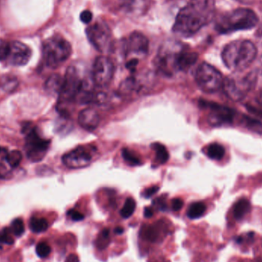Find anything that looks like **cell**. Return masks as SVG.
I'll list each match as a JSON object with an SVG mask.
<instances>
[{
    "mask_svg": "<svg viewBox=\"0 0 262 262\" xmlns=\"http://www.w3.org/2000/svg\"><path fill=\"white\" fill-rule=\"evenodd\" d=\"M214 14L213 0H191L177 14L172 30L179 36H192L210 23Z\"/></svg>",
    "mask_w": 262,
    "mask_h": 262,
    "instance_id": "1",
    "label": "cell"
},
{
    "mask_svg": "<svg viewBox=\"0 0 262 262\" xmlns=\"http://www.w3.org/2000/svg\"><path fill=\"white\" fill-rule=\"evenodd\" d=\"M257 56V49L249 40H236L223 49L222 58L228 69L243 72L249 67Z\"/></svg>",
    "mask_w": 262,
    "mask_h": 262,
    "instance_id": "2",
    "label": "cell"
},
{
    "mask_svg": "<svg viewBox=\"0 0 262 262\" xmlns=\"http://www.w3.org/2000/svg\"><path fill=\"white\" fill-rule=\"evenodd\" d=\"M258 23V15L253 10L238 8L221 15L217 19L215 29L220 33H229L252 29Z\"/></svg>",
    "mask_w": 262,
    "mask_h": 262,
    "instance_id": "3",
    "label": "cell"
},
{
    "mask_svg": "<svg viewBox=\"0 0 262 262\" xmlns=\"http://www.w3.org/2000/svg\"><path fill=\"white\" fill-rule=\"evenodd\" d=\"M70 43L59 35L51 37L43 43V59L46 66L55 69L66 62L72 55Z\"/></svg>",
    "mask_w": 262,
    "mask_h": 262,
    "instance_id": "4",
    "label": "cell"
},
{
    "mask_svg": "<svg viewBox=\"0 0 262 262\" xmlns=\"http://www.w3.org/2000/svg\"><path fill=\"white\" fill-rule=\"evenodd\" d=\"M63 78L62 88L58 100V111H61L67 103L75 101L83 90L89 89L85 81L80 77L79 72L75 66L69 67Z\"/></svg>",
    "mask_w": 262,
    "mask_h": 262,
    "instance_id": "5",
    "label": "cell"
},
{
    "mask_svg": "<svg viewBox=\"0 0 262 262\" xmlns=\"http://www.w3.org/2000/svg\"><path fill=\"white\" fill-rule=\"evenodd\" d=\"M86 35L91 44L101 53H108L113 49V35L108 25L98 20L86 29Z\"/></svg>",
    "mask_w": 262,
    "mask_h": 262,
    "instance_id": "6",
    "label": "cell"
},
{
    "mask_svg": "<svg viewBox=\"0 0 262 262\" xmlns=\"http://www.w3.org/2000/svg\"><path fill=\"white\" fill-rule=\"evenodd\" d=\"M195 81L203 92L213 93L223 87V79L221 72L209 63L203 62L197 68Z\"/></svg>",
    "mask_w": 262,
    "mask_h": 262,
    "instance_id": "7",
    "label": "cell"
},
{
    "mask_svg": "<svg viewBox=\"0 0 262 262\" xmlns=\"http://www.w3.org/2000/svg\"><path fill=\"white\" fill-rule=\"evenodd\" d=\"M23 131L26 134L25 149L28 158L32 162H38L42 160L49 149L50 141L41 137L36 127L29 124L25 126Z\"/></svg>",
    "mask_w": 262,
    "mask_h": 262,
    "instance_id": "8",
    "label": "cell"
},
{
    "mask_svg": "<svg viewBox=\"0 0 262 262\" xmlns=\"http://www.w3.org/2000/svg\"><path fill=\"white\" fill-rule=\"evenodd\" d=\"M95 151V146L92 145L78 146L63 156V163L69 169L87 167L92 163Z\"/></svg>",
    "mask_w": 262,
    "mask_h": 262,
    "instance_id": "9",
    "label": "cell"
},
{
    "mask_svg": "<svg viewBox=\"0 0 262 262\" xmlns=\"http://www.w3.org/2000/svg\"><path fill=\"white\" fill-rule=\"evenodd\" d=\"M181 48L180 45L167 44L159 51L155 58V66L163 75L171 76L177 72L176 61L177 54Z\"/></svg>",
    "mask_w": 262,
    "mask_h": 262,
    "instance_id": "10",
    "label": "cell"
},
{
    "mask_svg": "<svg viewBox=\"0 0 262 262\" xmlns=\"http://www.w3.org/2000/svg\"><path fill=\"white\" fill-rule=\"evenodd\" d=\"M223 90L228 98L234 101H240L252 91L247 74L244 76H230L224 79Z\"/></svg>",
    "mask_w": 262,
    "mask_h": 262,
    "instance_id": "11",
    "label": "cell"
},
{
    "mask_svg": "<svg viewBox=\"0 0 262 262\" xmlns=\"http://www.w3.org/2000/svg\"><path fill=\"white\" fill-rule=\"evenodd\" d=\"M115 75V64L113 61L106 56L96 58L92 69V79L95 85L99 88L108 86L113 80Z\"/></svg>",
    "mask_w": 262,
    "mask_h": 262,
    "instance_id": "12",
    "label": "cell"
},
{
    "mask_svg": "<svg viewBox=\"0 0 262 262\" xmlns=\"http://www.w3.org/2000/svg\"><path fill=\"white\" fill-rule=\"evenodd\" d=\"M202 106L209 109V114L208 121L214 127L231 125L233 122L235 113L232 109L216 103L203 101Z\"/></svg>",
    "mask_w": 262,
    "mask_h": 262,
    "instance_id": "13",
    "label": "cell"
},
{
    "mask_svg": "<svg viewBox=\"0 0 262 262\" xmlns=\"http://www.w3.org/2000/svg\"><path fill=\"white\" fill-rule=\"evenodd\" d=\"M32 56L29 46L21 41L9 42V51L6 61L14 66H23L27 64Z\"/></svg>",
    "mask_w": 262,
    "mask_h": 262,
    "instance_id": "14",
    "label": "cell"
},
{
    "mask_svg": "<svg viewBox=\"0 0 262 262\" xmlns=\"http://www.w3.org/2000/svg\"><path fill=\"white\" fill-rule=\"evenodd\" d=\"M124 49L127 55L143 57L149 51V41L143 34L134 32L126 39Z\"/></svg>",
    "mask_w": 262,
    "mask_h": 262,
    "instance_id": "15",
    "label": "cell"
},
{
    "mask_svg": "<svg viewBox=\"0 0 262 262\" xmlns=\"http://www.w3.org/2000/svg\"><path fill=\"white\" fill-rule=\"evenodd\" d=\"M120 9L128 15H142L149 6V0H118Z\"/></svg>",
    "mask_w": 262,
    "mask_h": 262,
    "instance_id": "16",
    "label": "cell"
},
{
    "mask_svg": "<svg viewBox=\"0 0 262 262\" xmlns=\"http://www.w3.org/2000/svg\"><path fill=\"white\" fill-rule=\"evenodd\" d=\"M101 118L98 112L93 108H85L78 115V124L84 130L92 131L99 125Z\"/></svg>",
    "mask_w": 262,
    "mask_h": 262,
    "instance_id": "17",
    "label": "cell"
},
{
    "mask_svg": "<svg viewBox=\"0 0 262 262\" xmlns=\"http://www.w3.org/2000/svg\"><path fill=\"white\" fill-rule=\"evenodd\" d=\"M199 55L196 52H191L182 47L177 54L176 61L177 72H186L196 63Z\"/></svg>",
    "mask_w": 262,
    "mask_h": 262,
    "instance_id": "18",
    "label": "cell"
},
{
    "mask_svg": "<svg viewBox=\"0 0 262 262\" xmlns=\"http://www.w3.org/2000/svg\"><path fill=\"white\" fill-rule=\"evenodd\" d=\"M0 157L6 161L11 168H16L23 160V154L18 150H7L6 148L0 147Z\"/></svg>",
    "mask_w": 262,
    "mask_h": 262,
    "instance_id": "19",
    "label": "cell"
},
{
    "mask_svg": "<svg viewBox=\"0 0 262 262\" xmlns=\"http://www.w3.org/2000/svg\"><path fill=\"white\" fill-rule=\"evenodd\" d=\"M250 202L247 199H241L233 206V215L235 220H241L250 212Z\"/></svg>",
    "mask_w": 262,
    "mask_h": 262,
    "instance_id": "20",
    "label": "cell"
},
{
    "mask_svg": "<svg viewBox=\"0 0 262 262\" xmlns=\"http://www.w3.org/2000/svg\"><path fill=\"white\" fill-rule=\"evenodd\" d=\"M206 152L209 158L220 161L224 157L225 154H226V149L223 145L220 144V143H211L206 148Z\"/></svg>",
    "mask_w": 262,
    "mask_h": 262,
    "instance_id": "21",
    "label": "cell"
},
{
    "mask_svg": "<svg viewBox=\"0 0 262 262\" xmlns=\"http://www.w3.org/2000/svg\"><path fill=\"white\" fill-rule=\"evenodd\" d=\"M63 80L59 75H51L50 78L46 83V89L50 94H58L59 95L62 88Z\"/></svg>",
    "mask_w": 262,
    "mask_h": 262,
    "instance_id": "22",
    "label": "cell"
},
{
    "mask_svg": "<svg viewBox=\"0 0 262 262\" xmlns=\"http://www.w3.org/2000/svg\"><path fill=\"white\" fill-rule=\"evenodd\" d=\"M140 84L134 77H130L124 80L120 85V93L123 95H130L134 92H138Z\"/></svg>",
    "mask_w": 262,
    "mask_h": 262,
    "instance_id": "23",
    "label": "cell"
},
{
    "mask_svg": "<svg viewBox=\"0 0 262 262\" xmlns=\"http://www.w3.org/2000/svg\"><path fill=\"white\" fill-rule=\"evenodd\" d=\"M206 211V206L202 202L192 203L188 209L186 215L190 220H196L204 215Z\"/></svg>",
    "mask_w": 262,
    "mask_h": 262,
    "instance_id": "24",
    "label": "cell"
},
{
    "mask_svg": "<svg viewBox=\"0 0 262 262\" xmlns=\"http://www.w3.org/2000/svg\"><path fill=\"white\" fill-rule=\"evenodd\" d=\"M152 149L155 151L156 159L157 163L160 164L166 163L169 160V152L164 145L160 143H155L152 144Z\"/></svg>",
    "mask_w": 262,
    "mask_h": 262,
    "instance_id": "25",
    "label": "cell"
},
{
    "mask_svg": "<svg viewBox=\"0 0 262 262\" xmlns=\"http://www.w3.org/2000/svg\"><path fill=\"white\" fill-rule=\"evenodd\" d=\"M29 227L35 233H40L47 230L49 228V223L46 219L32 217L29 223Z\"/></svg>",
    "mask_w": 262,
    "mask_h": 262,
    "instance_id": "26",
    "label": "cell"
},
{
    "mask_svg": "<svg viewBox=\"0 0 262 262\" xmlns=\"http://www.w3.org/2000/svg\"><path fill=\"white\" fill-rule=\"evenodd\" d=\"M110 241V229L105 228L101 231L97 238L95 246L100 250H103L108 246Z\"/></svg>",
    "mask_w": 262,
    "mask_h": 262,
    "instance_id": "27",
    "label": "cell"
},
{
    "mask_svg": "<svg viewBox=\"0 0 262 262\" xmlns=\"http://www.w3.org/2000/svg\"><path fill=\"white\" fill-rule=\"evenodd\" d=\"M136 209V202L134 199L127 198V200L121 209V216L124 219L130 218L131 215L134 214V211Z\"/></svg>",
    "mask_w": 262,
    "mask_h": 262,
    "instance_id": "28",
    "label": "cell"
},
{
    "mask_svg": "<svg viewBox=\"0 0 262 262\" xmlns=\"http://www.w3.org/2000/svg\"><path fill=\"white\" fill-rule=\"evenodd\" d=\"M122 157L124 161L128 163L130 166H139V165L141 164V160H140V158L134 152L127 149V148L123 149Z\"/></svg>",
    "mask_w": 262,
    "mask_h": 262,
    "instance_id": "29",
    "label": "cell"
},
{
    "mask_svg": "<svg viewBox=\"0 0 262 262\" xmlns=\"http://www.w3.org/2000/svg\"><path fill=\"white\" fill-rule=\"evenodd\" d=\"M160 227L157 226H150L144 231V237L148 241L155 243L160 236Z\"/></svg>",
    "mask_w": 262,
    "mask_h": 262,
    "instance_id": "30",
    "label": "cell"
},
{
    "mask_svg": "<svg viewBox=\"0 0 262 262\" xmlns=\"http://www.w3.org/2000/svg\"><path fill=\"white\" fill-rule=\"evenodd\" d=\"M11 232L15 235V236H21L25 232V226L23 220L21 219H16L13 220L11 224Z\"/></svg>",
    "mask_w": 262,
    "mask_h": 262,
    "instance_id": "31",
    "label": "cell"
},
{
    "mask_svg": "<svg viewBox=\"0 0 262 262\" xmlns=\"http://www.w3.org/2000/svg\"><path fill=\"white\" fill-rule=\"evenodd\" d=\"M243 121H244L245 126L249 130L255 131L257 133H262V124L259 121L247 118L246 116H245Z\"/></svg>",
    "mask_w": 262,
    "mask_h": 262,
    "instance_id": "32",
    "label": "cell"
},
{
    "mask_svg": "<svg viewBox=\"0 0 262 262\" xmlns=\"http://www.w3.org/2000/svg\"><path fill=\"white\" fill-rule=\"evenodd\" d=\"M36 253L40 258H44L51 253V247L46 243H38L36 247Z\"/></svg>",
    "mask_w": 262,
    "mask_h": 262,
    "instance_id": "33",
    "label": "cell"
},
{
    "mask_svg": "<svg viewBox=\"0 0 262 262\" xmlns=\"http://www.w3.org/2000/svg\"><path fill=\"white\" fill-rule=\"evenodd\" d=\"M11 233L12 232H11L10 229H8V228L0 232V244H13V238L11 236Z\"/></svg>",
    "mask_w": 262,
    "mask_h": 262,
    "instance_id": "34",
    "label": "cell"
},
{
    "mask_svg": "<svg viewBox=\"0 0 262 262\" xmlns=\"http://www.w3.org/2000/svg\"><path fill=\"white\" fill-rule=\"evenodd\" d=\"M9 51V42L0 38V61H6Z\"/></svg>",
    "mask_w": 262,
    "mask_h": 262,
    "instance_id": "35",
    "label": "cell"
},
{
    "mask_svg": "<svg viewBox=\"0 0 262 262\" xmlns=\"http://www.w3.org/2000/svg\"><path fill=\"white\" fill-rule=\"evenodd\" d=\"M11 174H12V172L10 169L4 163L0 162V179L6 180V179L10 178Z\"/></svg>",
    "mask_w": 262,
    "mask_h": 262,
    "instance_id": "36",
    "label": "cell"
},
{
    "mask_svg": "<svg viewBox=\"0 0 262 262\" xmlns=\"http://www.w3.org/2000/svg\"><path fill=\"white\" fill-rule=\"evenodd\" d=\"M67 215L70 216L73 221L75 222L81 221L84 219V215L78 211L75 210V209H70L68 212Z\"/></svg>",
    "mask_w": 262,
    "mask_h": 262,
    "instance_id": "37",
    "label": "cell"
},
{
    "mask_svg": "<svg viewBox=\"0 0 262 262\" xmlns=\"http://www.w3.org/2000/svg\"><path fill=\"white\" fill-rule=\"evenodd\" d=\"M92 18H93V15L92 12L89 10H84L81 12L80 15V18L82 23H85V24H90L91 21H92Z\"/></svg>",
    "mask_w": 262,
    "mask_h": 262,
    "instance_id": "38",
    "label": "cell"
},
{
    "mask_svg": "<svg viewBox=\"0 0 262 262\" xmlns=\"http://www.w3.org/2000/svg\"><path fill=\"white\" fill-rule=\"evenodd\" d=\"M159 189H160V188L157 186L147 188V189H145L144 192H143V196L146 199L150 198V197H152L154 194H156L157 192H158Z\"/></svg>",
    "mask_w": 262,
    "mask_h": 262,
    "instance_id": "39",
    "label": "cell"
},
{
    "mask_svg": "<svg viewBox=\"0 0 262 262\" xmlns=\"http://www.w3.org/2000/svg\"><path fill=\"white\" fill-rule=\"evenodd\" d=\"M139 60L137 58H130L127 62L126 63V68L130 71L131 72H135L137 66H138Z\"/></svg>",
    "mask_w": 262,
    "mask_h": 262,
    "instance_id": "40",
    "label": "cell"
},
{
    "mask_svg": "<svg viewBox=\"0 0 262 262\" xmlns=\"http://www.w3.org/2000/svg\"><path fill=\"white\" fill-rule=\"evenodd\" d=\"M183 201L180 198H176L172 200V209L175 212H178L183 208Z\"/></svg>",
    "mask_w": 262,
    "mask_h": 262,
    "instance_id": "41",
    "label": "cell"
},
{
    "mask_svg": "<svg viewBox=\"0 0 262 262\" xmlns=\"http://www.w3.org/2000/svg\"><path fill=\"white\" fill-rule=\"evenodd\" d=\"M143 215H144L145 218H151V217H152V215H154V210H152V208H145L144 212H143Z\"/></svg>",
    "mask_w": 262,
    "mask_h": 262,
    "instance_id": "42",
    "label": "cell"
},
{
    "mask_svg": "<svg viewBox=\"0 0 262 262\" xmlns=\"http://www.w3.org/2000/svg\"><path fill=\"white\" fill-rule=\"evenodd\" d=\"M64 262H79V258L75 254H71L66 258Z\"/></svg>",
    "mask_w": 262,
    "mask_h": 262,
    "instance_id": "43",
    "label": "cell"
},
{
    "mask_svg": "<svg viewBox=\"0 0 262 262\" xmlns=\"http://www.w3.org/2000/svg\"><path fill=\"white\" fill-rule=\"evenodd\" d=\"M124 229L121 227H118L115 229V232L118 235H121V234L124 233Z\"/></svg>",
    "mask_w": 262,
    "mask_h": 262,
    "instance_id": "44",
    "label": "cell"
},
{
    "mask_svg": "<svg viewBox=\"0 0 262 262\" xmlns=\"http://www.w3.org/2000/svg\"><path fill=\"white\" fill-rule=\"evenodd\" d=\"M235 1L239 2L243 4H250V3H253L254 0H235Z\"/></svg>",
    "mask_w": 262,
    "mask_h": 262,
    "instance_id": "45",
    "label": "cell"
},
{
    "mask_svg": "<svg viewBox=\"0 0 262 262\" xmlns=\"http://www.w3.org/2000/svg\"><path fill=\"white\" fill-rule=\"evenodd\" d=\"M258 102L260 103V104H262V90L261 92H260L259 95H258Z\"/></svg>",
    "mask_w": 262,
    "mask_h": 262,
    "instance_id": "46",
    "label": "cell"
},
{
    "mask_svg": "<svg viewBox=\"0 0 262 262\" xmlns=\"http://www.w3.org/2000/svg\"><path fill=\"white\" fill-rule=\"evenodd\" d=\"M261 63H262V55H261Z\"/></svg>",
    "mask_w": 262,
    "mask_h": 262,
    "instance_id": "47",
    "label": "cell"
}]
</instances>
